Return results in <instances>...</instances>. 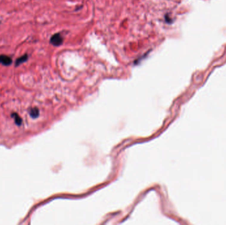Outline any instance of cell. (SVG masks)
Segmentation results:
<instances>
[{"mask_svg":"<svg viewBox=\"0 0 226 225\" xmlns=\"http://www.w3.org/2000/svg\"><path fill=\"white\" fill-rule=\"evenodd\" d=\"M63 38L60 33H56L50 38V43L54 46H59L63 43Z\"/></svg>","mask_w":226,"mask_h":225,"instance_id":"6da1fadb","label":"cell"},{"mask_svg":"<svg viewBox=\"0 0 226 225\" xmlns=\"http://www.w3.org/2000/svg\"><path fill=\"white\" fill-rule=\"evenodd\" d=\"M13 63L11 58L10 56L4 54L0 55V64H2L4 66H10Z\"/></svg>","mask_w":226,"mask_h":225,"instance_id":"7a4b0ae2","label":"cell"},{"mask_svg":"<svg viewBox=\"0 0 226 225\" xmlns=\"http://www.w3.org/2000/svg\"><path fill=\"white\" fill-rule=\"evenodd\" d=\"M29 59V55L27 54H25L21 56L19 58H18L15 62V67H19V65L23 64V63H25L26 62L28 61Z\"/></svg>","mask_w":226,"mask_h":225,"instance_id":"3957f363","label":"cell"},{"mask_svg":"<svg viewBox=\"0 0 226 225\" xmlns=\"http://www.w3.org/2000/svg\"><path fill=\"white\" fill-rule=\"evenodd\" d=\"M11 116L14 118L15 122V124L18 125V126H20V125L22 124V119L19 115L17 114V113H13L12 114Z\"/></svg>","mask_w":226,"mask_h":225,"instance_id":"277c9868","label":"cell"},{"mask_svg":"<svg viewBox=\"0 0 226 225\" xmlns=\"http://www.w3.org/2000/svg\"><path fill=\"white\" fill-rule=\"evenodd\" d=\"M29 114L32 118H37L39 116V110L37 108H33L30 110Z\"/></svg>","mask_w":226,"mask_h":225,"instance_id":"5b68a950","label":"cell"}]
</instances>
